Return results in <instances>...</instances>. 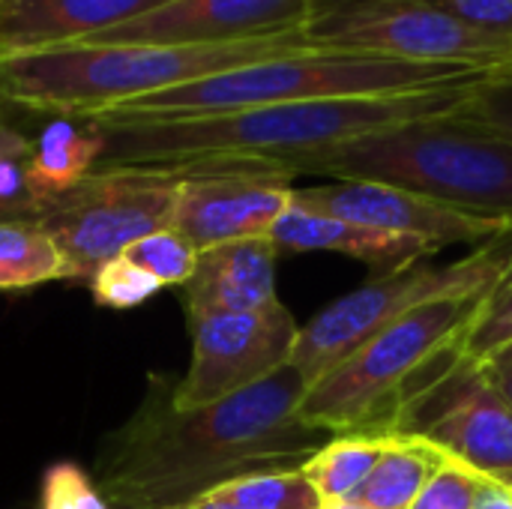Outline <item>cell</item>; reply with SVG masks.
Returning a JSON list of instances; mask_svg holds the SVG:
<instances>
[{
	"mask_svg": "<svg viewBox=\"0 0 512 509\" xmlns=\"http://www.w3.org/2000/svg\"><path fill=\"white\" fill-rule=\"evenodd\" d=\"M174 375H150L135 414L96 453V486L114 509L183 507L243 474L303 468L333 435L300 417L306 381L288 363L204 408L171 402Z\"/></svg>",
	"mask_w": 512,
	"mask_h": 509,
	"instance_id": "obj_1",
	"label": "cell"
},
{
	"mask_svg": "<svg viewBox=\"0 0 512 509\" xmlns=\"http://www.w3.org/2000/svg\"><path fill=\"white\" fill-rule=\"evenodd\" d=\"M471 87L474 84L390 96L312 99L198 117H93L87 123L102 135L99 168L189 165L204 159H267L282 165L294 156L327 150L387 126L456 111L471 96Z\"/></svg>",
	"mask_w": 512,
	"mask_h": 509,
	"instance_id": "obj_2",
	"label": "cell"
},
{
	"mask_svg": "<svg viewBox=\"0 0 512 509\" xmlns=\"http://www.w3.org/2000/svg\"><path fill=\"white\" fill-rule=\"evenodd\" d=\"M318 48L303 27L216 45L72 42L0 54V102L87 120L123 102L171 90L255 60Z\"/></svg>",
	"mask_w": 512,
	"mask_h": 509,
	"instance_id": "obj_3",
	"label": "cell"
},
{
	"mask_svg": "<svg viewBox=\"0 0 512 509\" xmlns=\"http://www.w3.org/2000/svg\"><path fill=\"white\" fill-rule=\"evenodd\" d=\"M297 174L384 183L512 225V138L462 108L387 126L282 162Z\"/></svg>",
	"mask_w": 512,
	"mask_h": 509,
	"instance_id": "obj_4",
	"label": "cell"
},
{
	"mask_svg": "<svg viewBox=\"0 0 512 509\" xmlns=\"http://www.w3.org/2000/svg\"><path fill=\"white\" fill-rule=\"evenodd\" d=\"M492 72L495 69H474L459 63H414L384 54L309 48V51L255 60L171 90H159L123 102L96 117H114V120L198 117V114H225V111L312 102V99L390 96V93H411V90L477 84Z\"/></svg>",
	"mask_w": 512,
	"mask_h": 509,
	"instance_id": "obj_5",
	"label": "cell"
},
{
	"mask_svg": "<svg viewBox=\"0 0 512 509\" xmlns=\"http://www.w3.org/2000/svg\"><path fill=\"white\" fill-rule=\"evenodd\" d=\"M480 303L483 294L441 297L387 324L306 390L300 417L327 435H387L396 414L465 357Z\"/></svg>",
	"mask_w": 512,
	"mask_h": 509,
	"instance_id": "obj_6",
	"label": "cell"
},
{
	"mask_svg": "<svg viewBox=\"0 0 512 509\" xmlns=\"http://www.w3.org/2000/svg\"><path fill=\"white\" fill-rule=\"evenodd\" d=\"M510 264L512 234H504L477 246L468 258L450 264H429L426 258L381 273L324 306L309 324L297 330L291 366L300 372L306 387H312L387 324L441 297L486 294Z\"/></svg>",
	"mask_w": 512,
	"mask_h": 509,
	"instance_id": "obj_7",
	"label": "cell"
},
{
	"mask_svg": "<svg viewBox=\"0 0 512 509\" xmlns=\"http://www.w3.org/2000/svg\"><path fill=\"white\" fill-rule=\"evenodd\" d=\"M180 180V165L99 168L66 195L42 204L36 225L57 246L66 279L90 282L126 246L168 228Z\"/></svg>",
	"mask_w": 512,
	"mask_h": 509,
	"instance_id": "obj_8",
	"label": "cell"
},
{
	"mask_svg": "<svg viewBox=\"0 0 512 509\" xmlns=\"http://www.w3.org/2000/svg\"><path fill=\"white\" fill-rule=\"evenodd\" d=\"M303 33L330 51L474 69L512 66V42L477 33L426 0H312Z\"/></svg>",
	"mask_w": 512,
	"mask_h": 509,
	"instance_id": "obj_9",
	"label": "cell"
},
{
	"mask_svg": "<svg viewBox=\"0 0 512 509\" xmlns=\"http://www.w3.org/2000/svg\"><path fill=\"white\" fill-rule=\"evenodd\" d=\"M390 435L417 438L489 480H512V408L486 369L462 357L435 387L411 399Z\"/></svg>",
	"mask_w": 512,
	"mask_h": 509,
	"instance_id": "obj_10",
	"label": "cell"
},
{
	"mask_svg": "<svg viewBox=\"0 0 512 509\" xmlns=\"http://www.w3.org/2000/svg\"><path fill=\"white\" fill-rule=\"evenodd\" d=\"M180 168L171 228L198 252L237 240H267L294 198V174L279 162L204 159Z\"/></svg>",
	"mask_w": 512,
	"mask_h": 509,
	"instance_id": "obj_11",
	"label": "cell"
},
{
	"mask_svg": "<svg viewBox=\"0 0 512 509\" xmlns=\"http://www.w3.org/2000/svg\"><path fill=\"white\" fill-rule=\"evenodd\" d=\"M189 330V369L171 381V402L180 411L222 402L288 366L300 327L279 300L258 312L210 315Z\"/></svg>",
	"mask_w": 512,
	"mask_h": 509,
	"instance_id": "obj_12",
	"label": "cell"
},
{
	"mask_svg": "<svg viewBox=\"0 0 512 509\" xmlns=\"http://www.w3.org/2000/svg\"><path fill=\"white\" fill-rule=\"evenodd\" d=\"M294 204L357 222L366 228L405 234L432 243L435 249L459 246V243H489L504 234H512V225L498 219L471 216L444 204H435L423 195L363 180H333L324 186L294 189Z\"/></svg>",
	"mask_w": 512,
	"mask_h": 509,
	"instance_id": "obj_13",
	"label": "cell"
},
{
	"mask_svg": "<svg viewBox=\"0 0 512 509\" xmlns=\"http://www.w3.org/2000/svg\"><path fill=\"white\" fill-rule=\"evenodd\" d=\"M312 0H171L87 42L216 45L300 30Z\"/></svg>",
	"mask_w": 512,
	"mask_h": 509,
	"instance_id": "obj_14",
	"label": "cell"
},
{
	"mask_svg": "<svg viewBox=\"0 0 512 509\" xmlns=\"http://www.w3.org/2000/svg\"><path fill=\"white\" fill-rule=\"evenodd\" d=\"M276 246L270 240H237L198 252L195 273L180 285L189 324L210 315L258 312L279 303Z\"/></svg>",
	"mask_w": 512,
	"mask_h": 509,
	"instance_id": "obj_15",
	"label": "cell"
},
{
	"mask_svg": "<svg viewBox=\"0 0 512 509\" xmlns=\"http://www.w3.org/2000/svg\"><path fill=\"white\" fill-rule=\"evenodd\" d=\"M171 0H0V54L87 42Z\"/></svg>",
	"mask_w": 512,
	"mask_h": 509,
	"instance_id": "obj_16",
	"label": "cell"
},
{
	"mask_svg": "<svg viewBox=\"0 0 512 509\" xmlns=\"http://www.w3.org/2000/svg\"><path fill=\"white\" fill-rule=\"evenodd\" d=\"M267 240L276 246V252H339V255L366 261L372 267H381L384 273L426 261L441 252L432 243L417 240V237L366 228L357 222H345V219L300 207L294 204V198H291V207L276 219Z\"/></svg>",
	"mask_w": 512,
	"mask_h": 509,
	"instance_id": "obj_17",
	"label": "cell"
},
{
	"mask_svg": "<svg viewBox=\"0 0 512 509\" xmlns=\"http://www.w3.org/2000/svg\"><path fill=\"white\" fill-rule=\"evenodd\" d=\"M102 159V135L93 123L75 117H54L33 141L24 165V189L36 204H48L81 180H87Z\"/></svg>",
	"mask_w": 512,
	"mask_h": 509,
	"instance_id": "obj_18",
	"label": "cell"
},
{
	"mask_svg": "<svg viewBox=\"0 0 512 509\" xmlns=\"http://www.w3.org/2000/svg\"><path fill=\"white\" fill-rule=\"evenodd\" d=\"M441 462L444 456L426 441L390 435L384 456L378 459L366 483L354 492V498L372 509H411Z\"/></svg>",
	"mask_w": 512,
	"mask_h": 509,
	"instance_id": "obj_19",
	"label": "cell"
},
{
	"mask_svg": "<svg viewBox=\"0 0 512 509\" xmlns=\"http://www.w3.org/2000/svg\"><path fill=\"white\" fill-rule=\"evenodd\" d=\"M390 441L387 435L375 432H348L333 435L309 462H303V477L315 489V495L324 501H342L354 498V492L366 483L378 459L384 456Z\"/></svg>",
	"mask_w": 512,
	"mask_h": 509,
	"instance_id": "obj_20",
	"label": "cell"
},
{
	"mask_svg": "<svg viewBox=\"0 0 512 509\" xmlns=\"http://www.w3.org/2000/svg\"><path fill=\"white\" fill-rule=\"evenodd\" d=\"M63 258L36 222H0V294L60 282Z\"/></svg>",
	"mask_w": 512,
	"mask_h": 509,
	"instance_id": "obj_21",
	"label": "cell"
},
{
	"mask_svg": "<svg viewBox=\"0 0 512 509\" xmlns=\"http://www.w3.org/2000/svg\"><path fill=\"white\" fill-rule=\"evenodd\" d=\"M198 501H213L234 509H318L321 498L309 486L300 468L255 471L219 483Z\"/></svg>",
	"mask_w": 512,
	"mask_h": 509,
	"instance_id": "obj_22",
	"label": "cell"
},
{
	"mask_svg": "<svg viewBox=\"0 0 512 509\" xmlns=\"http://www.w3.org/2000/svg\"><path fill=\"white\" fill-rule=\"evenodd\" d=\"M507 345H512V264L483 294V303L465 333L462 348L468 360L486 363Z\"/></svg>",
	"mask_w": 512,
	"mask_h": 509,
	"instance_id": "obj_23",
	"label": "cell"
},
{
	"mask_svg": "<svg viewBox=\"0 0 512 509\" xmlns=\"http://www.w3.org/2000/svg\"><path fill=\"white\" fill-rule=\"evenodd\" d=\"M120 255L129 258L132 264H138L141 270H147L165 288L168 285L180 288L195 273V264H198V249L171 225L159 228V231H153V234H147L141 240H135Z\"/></svg>",
	"mask_w": 512,
	"mask_h": 509,
	"instance_id": "obj_24",
	"label": "cell"
},
{
	"mask_svg": "<svg viewBox=\"0 0 512 509\" xmlns=\"http://www.w3.org/2000/svg\"><path fill=\"white\" fill-rule=\"evenodd\" d=\"M159 291H165V285L159 279H153L147 270H141L138 264H132L129 258L117 255L111 261H105L93 276H90V294L93 303L102 309H138L147 300H153Z\"/></svg>",
	"mask_w": 512,
	"mask_h": 509,
	"instance_id": "obj_25",
	"label": "cell"
},
{
	"mask_svg": "<svg viewBox=\"0 0 512 509\" xmlns=\"http://www.w3.org/2000/svg\"><path fill=\"white\" fill-rule=\"evenodd\" d=\"M36 509H114L96 480L75 462H54L39 483Z\"/></svg>",
	"mask_w": 512,
	"mask_h": 509,
	"instance_id": "obj_26",
	"label": "cell"
},
{
	"mask_svg": "<svg viewBox=\"0 0 512 509\" xmlns=\"http://www.w3.org/2000/svg\"><path fill=\"white\" fill-rule=\"evenodd\" d=\"M486 477L444 456L441 468L429 477L411 509H474L477 492Z\"/></svg>",
	"mask_w": 512,
	"mask_h": 509,
	"instance_id": "obj_27",
	"label": "cell"
},
{
	"mask_svg": "<svg viewBox=\"0 0 512 509\" xmlns=\"http://www.w3.org/2000/svg\"><path fill=\"white\" fill-rule=\"evenodd\" d=\"M462 111L512 138V66L495 69L480 84H474Z\"/></svg>",
	"mask_w": 512,
	"mask_h": 509,
	"instance_id": "obj_28",
	"label": "cell"
},
{
	"mask_svg": "<svg viewBox=\"0 0 512 509\" xmlns=\"http://www.w3.org/2000/svg\"><path fill=\"white\" fill-rule=\"evenodd\" d=\"M453 21L512 42V0H426Z\"/></svg>",
	"mask_w": 512,
	"mask_h": 509,
	"instance_id": "obj_29",
	"label": "cell"
},
{
	"mask_svg": "<svg viewBox=\"0 0 512 509\" xmlns=\"http://www.w3.org/2000/svg\"><path fill=\"white\" fill-rule=\"evenodd\" d=\"M30 150H33L30 138H24L12 126L0 123V201L3 204L30 198L24 189V165L30 159Z\"/></svg>",
	"mask_w": 512,
	"mask_h": 509,
	"instance_id": "obj_30",
	"label": "cell"
},
{
	"mask_svg": "<svg viewBox=\"0 0 512 509\" xmlns=\"http://www.w3.org/2000/svg\"><path fill=\"white\" fill-rule=\"evenodd\" d=\"M474 509H512V486L501 480H483Z\"/></svg>",
	"mask_w": 512,
	"mask_h": 509,
	"instance_id": "obj_31",
	"label": "cell"
},
{
	"mask_svg": "<svg viewBox=\"0 0 512 509\" xmlns=\"http://www.w3.org/2000/svg\"><path fill=\"white\" fill-rule=\"evenodd\" d=\"M42 204L36 201H12V204H3L0 201V222H36Z\"/></svg>",
	"mask_w": 512,
	"mask_h": 509,
	"instance_id": "obj_32",
	"label": "cell"
},
{
	"mask_svg": "<svg viewBox=\"0 0 512 509\" xmlns=\"http://www.w3.org/2000/svg\"><path fill=\"white\" fill-rule=\"evenodd\" d=\"M483 366V363H480ZM486 369V366H483ZM486 375L492 378V384L498 387V393L507 399V405L512 408V369H486Z\"/></svg>",
	"mask_w": 512,
	"mask_h": 509,
	"instance_id": "obj_33",
	"label": "cell"
},
{
	"mask_svg": "<svg viewBox=\"0 0 512 509\" xmlns=\"http://www.w3.org/2000/svg\"><path fill=\"white\" fill-rule=\"evenodd\" d=\"M483 366H486V369H512V345L501 348V351H498L495 357H489Z\"/></svg>",
	"mask_w": 512,
	"mask_h": 509,
	"instance_id": "obj_34",
	"label": "cell"
},
{
	"mask_svg": "<svg viewBox=\"0 0 512 509\" xmlns=\"http://www.w3.org/2000/svg\"><path fill=\"white\" fill-rule=\"evenodd\" d=\"M318 509H372L369 504L357 501V498H342V501H324Z\"/></svg>",
	"mask_w": 512,
	"mask_h": 509,
	"instance_id": "obj_35",
	"label": "cell"
},
{
	"mask_svg": "<svg viewBox=\"0 0 512 509\" xmlns=\"http://www.w3.org/2000/svg\"><path fill=\"white\" fill-rule=\"evenodd\" d=\"M168 509H234V507L213 504V501H192V504H183V507H168Z\"/></svg>",
	"mask_w": 512,
	"mask_h": 509,
	"instance_id": "obj_36",
	"label": "cell"
},
{
	"mask_svg": "<svg viewBox=\"0 0 512 509\" xmlns=\"http://www.w3.org/2000/svg\"><path fill=\"white\" fill-rule=\"evenodd\" d=\"M501 483H510V486H512V480H501Z\"/></svg>",
	"mask_w": 512,
	"mask_h": 509,
	"instance_id": "obj_37",
	"label": "cell"
}]
</instances>
